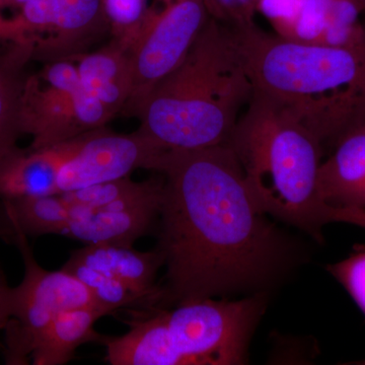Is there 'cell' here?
Here are the masks:
<instances>
[{
	"label": "cell",
	"instance_id": "27",
	"mask_svg": "<svg viewBox=\"0 0 365 365\" xmlns=\"http://www.w3.org/2000/svg\"><path fill=\"white\" fill-rule=\"evenodd\" d=\"M359 364H365V360H364V362H359Z\"/></svg>",
	"mask_w": 365,
	"mask_h": 365
},
{
	"label": "cell",
	"instance_id": "18",
	"mask_svg": "<svg viewBox=\"0 0 365 365\" xmlns=\"http://www.w3.org/2000/svg\"><path fill=\"white\" fill-rule=\"evenodd\" d=\"M33 60L28 46L0 49V158L16 148L21 133V100L26 66Z\"/></svg>",
	"mask_w": 365,
	"mask_h": 365
},
{
	"label": "cell",
	"instance_id": "12",
	"mask_svg": "<svg viewBox=\"0 0 365 365\" xmlns=\"http://www.w3.org/2000/svg\"><path fill=\"white\" fill-rule=\"evenodd\" d=\"M83 135L26 150L16 148L0 158V199L55 195L59 170L76 153Z\"/></svg>",
	"mask_w": 365,
	"mask_h": 365
},
{
	"label": "cell",
	"instance_id": "5",
	"mask_svg": "<svg viewBox=\"0 0 365 365\" xmlns=\"http://www.w3.org/2000/svg\"><path fill=\"white\" fill-rule=\"evenodd\" d=\"M266 294L132 309L128 332L103 336L111 365H242L266 307Z\"/></svg>",
	"mask_w": 365,
	"mask_h": 365
},
{
	"label": "cell",
	"instance_id": "24",
	"mask_svg": "<svg viewBox=\"0 0 365 365\" xmlns=\"http://www.w3.org/2000/svg\"><path fill=\"white\" fill-rule=\"evenodd\" d=\"M13 289L7 282L6 274L0 269V331H4L13 309ZM4 345L0 342V349Z\"/></svg>",
	"mask_w": 365,
	"mask_h": 365
},
{
	"label": "cell",
	"instance_id": "15",
	"mask_svg": "<svg viewBox=\"0 0 365 365\" xmlns=\"http://www.w3.org/2000/svg\"><path fill=\"white\" fill-rule=\"evenodd\" d=\"M72 59L78 67L81 88L112 117L123 111L132 88L129 50L112 40L98 51L81 53Z\"/></svg>",
	"mask_w": 365,
	"mask_h": 365
},
{
	"label": "cell",
	"instance_id": "20",
	"mask_svg": "<svg viewBox=\"0 0 365 365\" xmlns=\"http://www.w3.org/2000/svg\"><path fill=\"white\" fill-rule=\"evenodd\" d=\"M113 40L130 51L150 13L148 0H102Z\"/></svg>",
	"mask_w": 365,
	"mask_h": 365
},
{
	"label": "cell",
	"instance_id": "3",
	"mask_svg": "<svg viewBox=\"0 0 365 365\" xmlns=\"http://www.w3.org/2000/svg\"><path fill=\"white\" fill-rule=\"evenodd\" d=\"M253 93L230 29L210 18L184 61L144 98L137 131L163 151L222 145Z\"/></svg>",
	"mask_w": 365,
	"mask_h": 365
},
{
	"label": "cell",
	"instance_id": "22",
	"mask_svg": "<svg viewBox=\"0 0 365 365\" xmlns=\"http://www.w3.org/2000/svg\"><path fill=\"white\" fill-rule=\"evenodd\" d=\"M327 270L345 288L365 316V250L331 264Z\"/></svg>",
	"mask_w": 365,
	"mask_h": 365
},
{
	"label": "cell",
	"instance_id": "17",
	"mask_svg": "<svg viewBox=\"0 0 365 365\" xmlns=\"http://www.w3.org/2000/svg\"><path fill=\"white\" fill-rule=\"evenodd\" d=\"M69 206L60 194L0 199V239L13 242L18 235H64Z\"/></svg>",
	"mask_w": 365,
	"mask_h": 365
},
{
	"label": "cell",
	"instance_id": "9",
	"mask_svg": "<svg viewBox=\"0 0 365 365\" xmlns=\"http://www.w3.org/2000/svg\"><path fill=\"white\" fill-rule=\"evenodd\" d=\"M79 88L73 59L46 62L42 71L26 74L21 100V133L32 136L31 148H42L81 135L76 113Z\"/></svg>",
	"mask_w": 365,
	"mask_h": 365
},
{
	"label": "cell",
	"instance_id": "13",
	"mask_svg": "<svg viewBox=\"0 0 365 365\" xmlns=\"http://www.w3.org/2000/svg\"><path fill=\"white\" fill-rule=\"evenodd\" d=\"M71 258L109 277L121 281L138 294L145 309L157 307L163 297L160 285L155 283L165 259L158 249L135 251L132 247L112 244H91L72 252Z\"/></svg>",
	"mask_w": 365,
	"mask_h": 365
},
{
	"label": "cell",
	"instance_id": "23",
	"mask_svg": "<svg viewBox=\"0 0 365 365\" xmlns=\"http://www.w3.org/2000/svg\"><path fill=\"white\" fill-rule=\"evenodd\" d=\"M211 18L227 26L253 23L260 0H203Z\"/></svg>",
	"mask_w": 365,
	"mask_h": 365
},
{
	"label": "cell",
	"instance_id": "14",
	"mask_svg": "<svg viewBox=\"0 0 365 365\" xmlns=\"http://www.w3.org/2000/svg\"><path fill=\"white\" fill-rule=\"evenodd\" d=\"M319 193L333 207L365 208V125L343 137L322 163Z\"/></svg>",
	"mask_w": 365,
	"mask_h": 365
},
{
	"label": "cell",
	"instance_id": "10",
	"mask_svg": "<svg viewBox=\"0 0 365 365\" xmlns=\"http://www.w3.org/2000/svg\"><path fill=\"white\" fill-rule=\"evenodd\" d=\"M163 153L138 131L116 134L103 127L86 132L78 150L59 170L57 193L115 181L138 169L155 170Z\"/></svg>",
	"mask_w": 365,
	"mask_h": 365
},
{
	"label": "cell",
	"instance_id": "11",
	"mask_svg": "<svg viewBox=\"0 0 365 365\" xmlns=\"http://www.w3.org/2000/svg\"><path fill=\"white\" fill-rule=\"evenodd\" d=\"M163 188V178H153L140 193L103 207L68 205L71 218L63 235L88 245L132 247L160 215Z\"/></svg>",
	"mask_w": 365,
	"mask_h": 365
},
{
	"label": "cell",
	"instance_id": "25",
	"mask_svg": "<svg viewBox=\"0 0 365 365\" xmlns=\"http://www.w3.org/2000/svg\"><path fill=\"white\" fill-rule=\"evenodd\" d=\"M347 223L357 225L365 230V208H351L348 215Z\"/></svg>",
	"mask_w": 365,
	"mask_h": 365
},
{
	"label": "cell",
	"instance_id": "7",
	"mask_svg": "<svg viewBox=\"0 0 365 365\" xmlns=\"http://www.w3.org/2000/svg\"><path fill=\"white\" fill-rule=\"evenodd\" d=\"M11 244L20 250L25 274L23 281L13 289V309L4 329L2 349L6 364L26 365L30 364L34 343L60 313L98 306L90 290L71 273L62 269L48 271L41 267L26 237L19 235Z\"/></svg>",
	"mask_w": 365,
	"mask_h": 365
},
{
	"label": "cell",
	"instance_id": "21",
	"mask_svg": "<svg viewBox=\"0 0 365 365\" xmlns=\"http://www.w3.org/2000/svg\"><path fill=\"white\" fill-rule=\"evenodd\" d=\"M150 182V179L144 182H135L132 181L129 177H125L115 181L100 182L85 188L66 192L60 194V196L68 205L100 208L140 193L148 186Z\"/></svg>",
	"mask_w": 365,
	"mask_h": 365
},
{
	"label": "cell",
	"instance_id": "16",
	"mask_svg": "<svg viewBox=\"0 0 365 365\" xmlns=\"http://www.w3.org/2000/svg\"><path fill=\"white\" fill-rule=\"evenodd\" d=\"M104 316L107 314L95 307L62 312L34 343L31 361L34 365L68 364L79 346L101 343L103 335L95 330V324Z\"/></svg>",
	"mask_w": 365,
	"mask_h": 365
},
{
	"label": "cell",
	"instance_id": "1",
	"mask_svg": "<svg viewBox=\"0 0 365 365\" xmlns=\"http://www.w3.org/2000/svg\"><path fill=\"white\" fill-rule=\"evenodd\" d=\"M157 249L167 268L157 307L235 294H267L297 250L255 202L227 143L165 151Z\"/></svg>",
	"mask_w": 365,
	"mask_h": 365
},
{
	"label": "cell",
	"instance_id": "4",
	"mask_svg": "<svg viewBox=\"0 0 365 365\" xmlns=\"http://www.w3.org/2000/svg\"><path fill=\"white\" fill-rule=\"evenodd\" d=\"M259 208L269 217L323 240L336 207L319 193L324 146L287 109L255 91L227 141Z\"/></svg>",
	"mask_w": 365,
	"mask_h": 365
},
{
	"label": "cell",
	"instance_id": "26",
	"mask_svg": "<svg viewBox=\"0 0 365 365\" xmlns=\"http://www.w3.org/2000/svg\"><path fill=\"white\" fill-rule=\"evenodd\" d=\"M26 0H0V14H4L6 9H14L21 6Z\"/></svg>",
	"mask_w": 365,
	"mask_h": 365
},
{
	"label": "cell",
	"instance_id": "8",
	"mask_svg": "<svg viewBox=\"0 0 365 365\" xmlns=\"http://www.w3.org/2000/svg\"><path fill=\"white\" fill-rule=\"evenodd\" d=\"M210 18L203 0H162L150 7L129 51L132 88L124 114L136 116L150 91L184 61Z\"/></svg>",
	"mask_w": 365,
	"mask_h": 365
},
{
	"label": "cell",
	"instance_id": "2",
	"mask_svg": "<svg viewBox=\"0 0 365 365\" xmlns=\"http://www.w3.org/2000/svg\"><path fill=\"white\" fill-rule=\"evenodd\" d=\"M254 90L334 148L365 125V44H304L256 24L228 26Z\"/></svg>",
	"mask_w": 365,
	"mask_h": 365
},
{
	"label": "cell",
	"instance_id": "6",
	"mask_svg": "<svg viewBox=\"0 0 365 365\" xmlns=\"http://www.w3.org/2000/svg\"><path fill=\"white\" fill-rule=\"evenodd\" d=\"M107 32L102 0H26L0 14V49L28 46L41 61L72 58Z\"/></svg>",
	"mask_w": 365,
	"mask_h": 365
},
{
	"label": "cell",
	"instance_id": "19",
	"mask_svg": "<svg viewBox=\"0 0 365 365\" xmlns=\"http://www.w3.org/2000/svg\"><path fill=\"white\" fill-rule=\"evenodd\" d=\"M61 269L71 273L86 285L93 295L96 304L107 316L122 307L145 309L143 299L121 281L98 272L71 257Z\"/></svg>",
	"mask_w": 365,
	"mask_h": 365
}]
</instances>
